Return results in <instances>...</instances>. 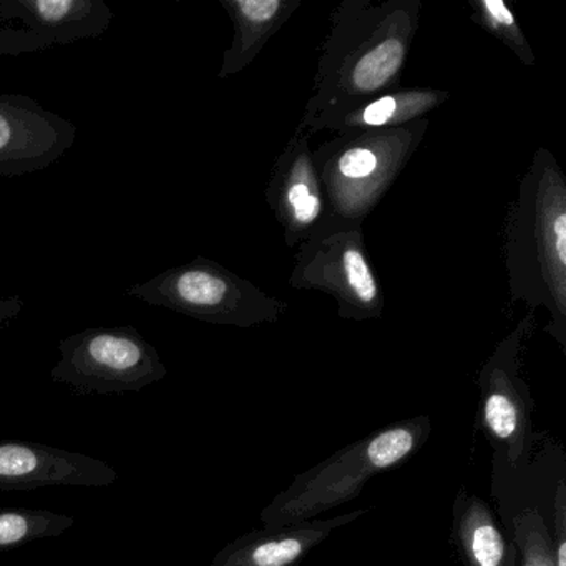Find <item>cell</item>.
Segmentation results:
<instances>
[{
	"mask_svg": "<svg viewBox=\"0 0 566 566\" xmlns=\"http://www.w3.org/2000/svg\"><path fill=\"white\" fill-rule=\"evenodd\" d=\"M432 432L427 416L397 420L300 473L261 512L264 526L304 522L356 500L373 476L416 455Z\"/></svg>",
	"mask_w": 566,
	"mask_h": 566,
	"instance_id": "cell-1",
	"label": "cell"
},
{
	"mask_svg": "<svg viewBox=\"0 0 566 566\" xmlns=\"http://www.w3.org/2000/svg\"><path fill=\"white\" fill-rule=\"evenodd\" d=\"M535 203L522 190V210L513 230L512 281L515 293L535 296L553 310L563 333L566 280L565 187L553 171L543 168L535 188Z\"/></svg>",
	"mask_w": 566,
	"mask_h": 566,
	"instance_id": "cell-2",
	"label": "cell"
},
{
	"mask_svg": "<svg viewBox=\"0 0 566 566\" xmlns=\"http://www.w3.org/2000/svg\"><path fill=\"white\" fill-rule=\"evenodd\" d=\"M54 382L84 394L140 392L167 376L158 350L135 327H92L59 343Z\"/></svg>",
	"mask_w": 566,
	"mask_h": 566,
	"instance_id": "cell-3",
	"label": "cell"
},
{
	"mask_svg": "<svg viewBox=\"0 0 566 566\" xmlns=\"http://www.w3.org/2000/svg\"><path fill=\"white\" fill-rule=\"evenodd\" d=\"M523 327L499 344L479 377V423L492 443L495 459L518 469L528 462L533 442V402L518 376Z\"/></svg>",
	"mask_w": 566,
	"mask_h": 566,
	"instance_id": "cell-4",
	"label": "cell"
},
{
	"mask_svg": "<svg viewBox=\"0 0 566 566\" xmlns=\"http://www.w3.org/2000/svg\"><path fill=\"white\" fill-rule=\"evenodd\" d=\"M128 296L217 324H250L248 286L211 261L198 258L128 287Z\"/></svg>",
	"mask_w": 566,
	"mask_h": 566,
	"instance_id": "cell-5",
	"label": "cell"
},
{
	"mask_svg": "<svg viewBox=\"0 0 566 566\" xmlns=\"http://www.w3.org/2000/svg\"><path fill=\"white\" fill-rule=\"evenodd\" d=\"M77 128L28 95H0V177L45 170L71 150Z\"/></svg>",
	"mask_w": 566,
	"mask_h": 566,
	"instance_id": "cell-6",
	"label": "cell"
},
{
	"mask_svg": "<svg viewBox=\"0 0 566 566\" xmlns=\"http://www.w3.org/2000/svg\"><path fill=\"white\" fill-rule=\"evenodd\" d=\"M117 470L104 460L45 443L0 440V490L44 486H111Z\"/></svg>",
	"mask_w": 566,
	"mask_h": 566,
	"instance_id": "cell-7",
	"label": "cell"
},
{
	"mask_svg": "<svg viewBox=\"0 0 566 566\" xmlns=\"http://www.w3.org/2000/svg\"><path fill=\"white\" fill-rule=\"evenodd\" d=\"M367 512L369 510L359 509L333 518L304 520L254 530L223 546L210 566H297L337 528L350 525Z\"/></svg>",
	"mask_w": 566,
	"mask_h": 566,
	"instance_id": "cell-8",
	"label": "cell"
},
{
	"mask_svg": "<svg viewBox=\"0 0 566 566\" xmlns=\"http://www.w3.org/2000/svg\"><path fill=\"white\" fill-rule=\"evenodd\" d=\"M0 19L21 21L25 31L69 45L101 38L114 12L104 0H0Z\"/></svg>",
	"mask_w": 566,
	"mask_h": 566,
	"instance_id": "cell-9",
	"label": "cell"
},
{
	"mask_svg": "<svg viewBox=\"0 0 566 566\" xmlns=\"http://www.w3.org/2000/svg\"><path fill=\"white\" fill-rule=\"evenodd\" d=\"M452 512V539L465 566H518L515 543L503 535L485 500L460 489Z\"/></svg>",
	"mask_w": 566,
	"mask_h": 566,
	"instance_id": "cell-10",
	"label": "cell"
},
{
	"mask_svg": "<svg viewBox=\"0 0 566 566\" xmlns=\"http://www.w3.org/2000/svg\"><path fill=\"white\" fill-rule=\"evenodd\" d=\"M237 25L233 48L224 54L220 77L241 71L250 62L254 45L273 29L287 4L280 0H231L223 2Z\"/></svg>",
	"mask_w": 566,
	"mask_h": 566,
	"instance_id": "cell-11",
	"label": "cell"
},
{
	"mask_svg": "<svg viewBox=\"0 0 566 566\" xmlns=\"http://www.w3.org/2000/svg\"><path fill=\"white\" fill-rule=\"evenodd\" d=\"M406 52L402 35H387L382 41L374 42L347 65L343 91L354 95L376 94L399 74Z\"/></svg>",
	"mask_w": 566,
	"mask_h": 566,
	"instance_id": "cell-12",
	"label": "cell"
},
{
	"mask_svg": "<svg viewBox=\"0 0 566 566\" xmlns=\"http://www.w3.org/2000/svg\"><path fill=\"white\" fill-rule=\"evenodd\" d=\"M75 518L52 510L0 509V549H14L44 538H57Z\"/></svg>",
	"mask_w": 566,
	"mask_h": 566,
	"instance_id": "cell-13",
	"label": "cell"
},
{
	"mask_svg": "<svg viewBox=\"0 0 566 566\" xmlns=\"http://www.w3.org/2000/svg\"><path fill=\"white\" fill-rule=\"evenodd\" d=\"M329 286L340 291L346 300L359 307H374L379 303V286L376 276L354 241L344 244L340 254L334 258Z\"/></svg>",
	"mask_w": 566,
	"mask_h": 566,
	"instance_id": "cell-14",
	"label": "cell"
},
{
	"mask_svg": "<svg viewBox=\"0 0 566 566\" xmlns=\"http://www.w3.org/2000/svg\"><path fill=\"white\" fill-rule=\"evenodd\" d=\"M300 164L290 174V180L281 190L287 223L293 228H307L316 223L321 214V198L316 190V178L311 171L306 157L300 158Z\"/></svg>",
	"mask_w": 566,
	"mask_h": 566,
	"instance_id": "cell-15",
	"label": "cell"
},
{
	"mask_svg": "<svg viewBox=\"0 0 566 566\" xmlns=\"http://www.w3.org/2000/svg\"><path fill=\"white\" fill-rule=\"evenodd\" d=\"M513 543L518 552V566H555L549 530L536 506H528L513 518Z\"/></svg>",
	"mask_w": 566,
	"mask_h": 566,
	"instance_id": "cell-16",
	"label": "cell"
},
{
	"mask_svg": "<svg viewBox=\"0 0 566 566\" xmlns=\"http://www.w3.org/2000/svg\"><path fill=\"white\" fill-rule=\"evenodd\" d=\"M433 95H387L373 104L366 105L359 115V124L367 127H380L394 120L413 117L426 108L432 107Z\"/></svg>",
	"mask_w": 566,
	"mask_h": 566,
	"instance_id": "cell-17",
	"label": "cell"
},
{
	"mask_svg": "<svg viewBox=\"0 0 566 566\" xmlns=\"http://www.w3.org/2000/svg\"><path fill=\"white\" fill-rule=\"evenodd\" d=\"M479 8L482 9L483 19H485L490 29H493L503 41L509 42L520 54H525V52L528 54V49H526L522 34L516 28L515 18L502 0H482Z\"/></svg>",
	"mask_w": 566,
	"mask_h": 566,
	"instance_id": "cell-18",
	"label": "cell"
},
{
	"mask_svg": "<svg viewBox=\"0 0 566 566\" xmlns=\"http://www.w3.org/2000/svg\"><path fill=\"white\" fill-rule=\"evenodd\" d=\"M54 42L48 35L35 34L25 29H0V57L35 54L48 51Z\"/></svg>",
	"mask_w": 566,
	"mask_h": 566,
	"instance_id": "cell-19",
	"label": "cell"
},
{
	"mask_svg": "<svg viewBox=\"0 0 566 566\" xmlns=\"http://www.w3.org/2000/svg\"><path fill=\"white\" fill-rule=\"evenodd\" d=\"M377 167H379V158L366 147L349 148L337 160V171L347 180H364L373 177Z\"/></svg>",
	"mask_w": 566,
	"mask_h": 566,
	"instance_id": "cell-20",
	"label": "cell"
},
{
	"mask_svg": "<svg viewBox=\"0 0 566 566\" xmlns=\"http://www.w3.org/2000/svg\"><path fill=\"white\" fill-rule=\"evenodd\" d=\"M555 566H566V485L559 480L553 499V535L549 533Z\"/></svg>",
	"mask_w": 566,
	"mask_h": 566,
	"instance_id": "cell-21",
	"label": "cell"
},
{
	"mask_svg": "<svg viewBox=\"0 0 566 566\" xmlns=\"http://www.w3.org/2000/svg\"><path fill=\"white\" fill-rule=\"evenodd\" d=\"M0 566H6V565H0Z\"/></svg>",
	"mask_w": 566,
	"mask_h": 566,
	"instance_id": "cell-22",
	"label": "cell"
}]
</instances>
